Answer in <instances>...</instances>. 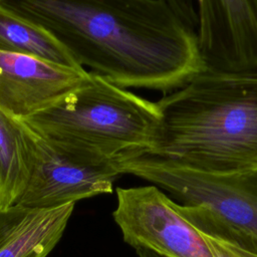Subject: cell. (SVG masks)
<instances>
[{
	"label": "cell",
	"instance_id": "15",
	"mask_svg": "<svg viewBox=\"0 0 257 257\" xmlns=\"http://www.w3.org/2000/svg\"><path fill=\"white\" fill-rule=\"evenodd\" d=\"M255 1V3H256V5H257V0H254Z\"/></svg>",
	"mask_w": 257,
	"mask_h": 257
},
{
	"label": "cell",
	"instance_id": "9",
	"mask_svg": "<svg viewBox=\"0 0 257 257\" xmlns=\"http://www.w3.org/2000/svg\"><path fill=\"white\" fill-rule=\"evenodd\" d=\"M74 205L0 208V257H47L63 236Z\"/></svg>",
	"mask_w": 257,
	"mask_h": 257
},
{
	"label": "cell",
	"instance_id": "14",
	"mask_svg": "<svg viewBox=\"0 0 257 257\" xmlns=\"http://www.w3.org/2000/svg\"><path fill=\"white\" fill-rule=\"evenodd\" d=\"M136 252L139 257H161V256L157 255L156 253L149 251V250H145V249H137Z\"/></svg>",
	"mask_w": 257,
	"mask_h": 257
},
{
	"label": "cell",
	"instance_id": "10",
	"mask_svg": "<svg viewBox=\"0 0 257 257\" xmlns=\"http://www.w3.org/2000/svg\"><path fill=\"white\" fill-rule=\"evenodd\" d=\"M31 130L0 108V208L16 205L28 179Z\"/></svg>",
	"mask_w": 257,
	"mask_h": 257
},
{
	"label": "cell",
	"instance_id": "3",
	"mask_svg": "<svg viewBox=\"0 0 257 257\" xmlns=\"http://www.w3.org/2000/svg\"><path fill=\"white\" fill-rule=\"evenodd\" d=\"M89 72L78 89L23 121L48 143L92 159L149 149L160 123L157 102Z\"/></svg>",
	"mask_w": 257,
	"mask_h": 257
},
{
	"label": "cell",
	"instance_id": "4",
	"mask_svg": "<svg viewBox=\"0 0 257 257\" xmlns=\"http://www.w3.org/2000/svg\"><path fill=\"white\" fill-rule=\"evenodd\" d=\"M117 172L167 191L201 233L228 239L257 253V169L218 175L190 170L144 153L112 161Z\"/></svg>",
	"mask_w": 257,
	"mask_h": 257
},
{
	"label": "cell",
	"instance_id": "5",
	"mask_svg": "<svg viewBox=\"0 0 257 257\" xmlns=\"http://www.w3.org/2000/svg\"><path fill=\"white\" fill-rule=\"evenodd\" d=\"M118 176L120 174L111 161L62 150L31 130L28 179L16 205L31 209H52L110 194Z\"/></svg>",
	"mask_w": 257,
	"mask_h": 257
},
{
	"label": "cell",
	"instance_id": "6",
	"mask_svg": "<svg viewBox=\"0 0 257 257\" xmlns=\"http://www.w3.org/2000/svg\"><path fill=\"white\" fill-rule=\"evenodd\" d=\"M112 217L123 241L161 257H214L205 239L155 185L117 188Z\"/></svg>",
	"mask_w": 257,
	"mask_h": 257
},
{
	"label": "cell",
	"instance_id": "7",
	"mask_svg": "<svg viewBox=\"0 0 257 257\" xmlns=\"http://www.w3.org/2000/svg\"><path fill=\"white\" fill-rule=\"evenodd\" d=\"M89 77L82 67L0 51V108L24 120L56 104Z\"/></svg>",
	"mask_w": 257,
	"mask_h": 257
},
{
	"label": "cell",
	"instance_id": "1",
	"mask_svg": "<svg viewBox=\"0 0 257 257\" xmlns=\"http://www.w3.org/2000/svg\"><path fill=\"white\" fill-rule=\"evenodd\" d=\"M82 68L123 88L175 90L205 68L197 33L163 0H4ZM85 69V68H84Z\"/></svg>",
	"mask_w": 257,
	"mask_h": 257
},
{
	"label": "cell",
	"instance_id": "13",
	"mask_svg": "<svg viewBox=\"0 0 257 257\" xmlns=\"http://www.w3.org/2000/svg\"><path fill=\"white\" fill-rule=\"evenodd\" d=\"M192 31L197 33L198 14L194 6V0H163Z\"/></svg>",
	"mask_w": 257,
	"mask_h": 257
},
{
	"label": "cell",
	"instance_id": "2",
	"mask_svg": "<svg viewBox=\"0 0 257 257\" xmlns=\"http://www.w3.org/2000/svg\"><path fill=\"white\" fill-rule=\"evenodd\" d=\"M157 104L154 142L137 153L208 174L257 169V67H205Z\"/></svg>",
	"mask_w": 257,
	"mask_h": 257
},
{
	"label": "cell",
	"instance_id": "16",
	"mask_svg": "<svg viewBox=\"0 0 257 257\" xmlns=\"http://www.w3.org/2000/svg\"><path fill=\"white\" fill-rule=\"evenodd\" d=\"M2 1H4V0H0V3H1V2H2Z\"/></svg>",
	"mask_w": 257,
	"mask_h": 257
},
{
	"label": "cell",
	"instance_id": "11",
	"mask_svg": "<svg viewBox=\"0 0 257 257\" xmlns=\"http://www.w3.org/2000/svg\"><path fill=\"white\" fill-rule=\"evenodd\" d=\"M0 51L26 54L66 66L80 67L52 34L1 3Z\"/></svg>",
	"mask_w": 257,
	"mask_h": 257
},
{
	"label": "cell",
	"instance_id": "12",
	"mask_svg": "<svg viewBox=\"0 0 257 257\" xmlns=\"http://www.w3.org/2000/svg\"><path fill=\"white\" fill-rule=\"evenodd\" d=\"M201 233V232H200ZM214 257H257V253L214 234L201 233Z\"/></svg>",
	"mask_w": 257,
	"mask_h": 257
},
{
	"label": "cell",
	"instance_id": "8",
	"mask_svg": "<svg viewBox=\"0 0 257 257\" xmlns=\"http://www.w3.org/2000/svg\"><path fill=\"white\" fill-rule=\"evenodd\" d=\"M197 37L206 67H257V5L254 0H198Z\"/></svg>",
	"mask_w": 257,
	"mask_h": 257
}]
</instances>
